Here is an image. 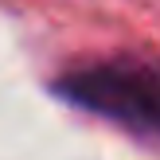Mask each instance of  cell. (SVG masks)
<instances>
[{
  "instance_id": "cell-1",
  "label": "cell",
  "mask_w": 160,
  "mask_h": 160,
  "mask_svg": "<svg viewBox=\"0 0 160 160\" xmlns=\"http://www.w3.org/2000/svg\"><path fill=\"white\" fill-rule=\"evenodd\" d=\"M70 106H82L117 121L141 137L160 141V62L145 55H117L102 62H82L51 86Z\"/></svg>"
}]
</instances>
